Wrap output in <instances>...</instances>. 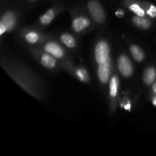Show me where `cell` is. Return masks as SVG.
Listing matches in <instances>:
<instances>
[{
	"instance_id": "1",
	"label": "cell",
	"mask_w": 156,
	"mask_h": 156,
	"mask_svg": "<svg viewBox=\"0 0 156 156\" xmlns=\"http://www.w3.org/2000/svg\"><path fill=\"white\" fill-rule=\"evenodd\" d=\"M88 9L91 17L98 23H103L105 21V13L101 5L96 0H91L88 4Z\"/></svg>"
},
{
	"instance_id": "2",
	"label": "cell",
	"mask_w": 156,
	"mask_h": 156,
	"mask_svg": "<svg viewBox=\"0 0 156 156\" xmlns=\"http://www.w3.org/2000/svg\"><path fill=\"white\" fill-rule=\"evenodd\" d=\"M117 67L120 73L125 77H129L133 73V66L130 59L125 55H121L117 60Z\"/></svg>"
},
{
	"instance_id": "3",
	"label": "cell",
	"mask_w": 156,
	"mask_h": 156,
	"mask_svg": "<svg viewBox=\"0 0 156 156\" xmlns=\"http://www.w3.org/2000/svg\"><path fill=\"white\" fill-rule=\"evenodd\" d=\"M95 59L98 64L105 62L109 58V47L105 41H101L95 47Z\"/></svg>"
},
{
	"instance_id": "4",
	"label": "cell",
	"mask_w": 156,
	"mask_h": 156,
	"mask_svg": "<svg viewBox=\"0 0 156 156\" xmlns=\"http://www.w3.org/2000/svg\"><path fill=\"white\" fill-rule=\"evenodd\" d=\"M16 22L15 15L12 12H6L3 15L0 23V34H3L7 30H12Z\"/></svg>"
},
{
	"instance_id": "5",
	"label": "cell",
	"mask_w": 156,
	"mask_h": 156,
	"mask_svg": "<svg viewBox=\"0 0 156 156\" xmlns=\"http://www.w3.org/2000/svg\"><path fill=\"white\" fill-rule=\"evenodd\" d=\"M111 70V59L108 58L105 62L99 64L98 69V76L99 80L102 83L105 84L109 81L110 72Z\"/></svg>"
},
{
	"instance_id": "6",
	"label": "cell",
	"mask_w": 156,
	"mask_h": 156,
	"mask_svg": "<svg viewBox=\"0 0 156 156\" xmlns=\"http://www.w3.org/2000/svg\"><path fill=\"white\" fill-rule=\"evenodd\" d=\"M46 51L48 53L51 54L52 56L56 58H61L63 56L64 52L63 50L57 44L54 42L47 43L44 47Z\"/></svg>"
},
{
	"instance_id": "7",
	"label": "cell",
	"mask_w": 156,
	"mask_h": 156,
	"mask_svg": "<svg viewBox=\"0 0 156 156\" xmlns=\"http://www.w3.org/2000/svg\"><path fill=\"white\" fill-rule=\"evenodd\" d=\"M90 24L89 20L85 17H78L73 21V28L75 31L80 32L88 27Z\"/></svg>"
},
{
	"instance_id": "8",
	"label": "cell",
	"mask_w": 156,
	"mask_h": 156,
	"mask_svg": "<svg viewBox=\"0 0 156 156\" xmlns=\"http://www.w3.org/2000/svg\"><path fill=\"white\" fill-rule=\"evenodd\" d=\"M156 79V70L153 67H149L146 69L143 74V81L147 85L154 83Z\"/></svg>"
},
{
	"instance_id": "9",
	"label": "cell",
	"mask_w": 156,
	"mask_h": 156,
	"mask_svg": "<svg viewBox=\"0 0 156 156\" xmlns=\"http://www.w3.org/2000/svg\"><path fill=\"white\" fill-rule=\"evenodd\" d=\"M133 57L137 62H142L144 59V53L140 47L136 45H132L129 48Z\"/></svg>"
},
{
	"instance_id": "10",
	"label": "cell",
	"mask_w": 156,
	"mask_h": 156,
	"mask_svg": "<svg viewBox=\"0 0 156 156\" xmlns=\"http://www.w3.org/2000/svg\"><path fill=\"white\" fill-rule=\"evenodd\" d=\"M133 22L134 23V24L143 29L149 28L151 25L149 20H148L147 18H145L143 16H139V15L134 16L133 18Z\"/></svg>"
},
{
	"instance_id": "11",
	"label": "cell",
	"mask_w": 156,
	"mask_h": 156,
	"mask_svg": "<svg viewBox=\"0 0 156 156\" xmlns=\"http://www.w3.org/2000/svg\"><path fill=\"white\" fill-rule=\"evenodd\" d=\"M41 63L48 69H53L56 66V60L50 53H45L41 57Z\"/></svg>"
},
{
	"instance_id": "12",
	"label": "cell",
	"mask_w": 156,
	"mask_h": 156,
	"mask_svg": "<svg viewBox=\"0 0 156 156\" xmlns=\"http://www.w3.org/2000/svg\"><path fill=\"white\" fill-rule=\"evenodd\" d=\"M62 42L67 46L69 48H73L76 46V41H75L74 37L72 35L69 34H64L61 36L60 37Z\"/></svg>"
},
{
	"instance_id": "13",
	"label": "cell",
	"mask_w": 156,
	"mask_h": 156,
	"mask_svg": "<svg viewBox=\"0 0 156 156\" xmlns=\"http://www.w3.org/2000/svg\"><path fill=\"white\" fill-rule=\"evenodd\" d=\"M117 89H118V79L117 76H114L110 81V94L111 97L114 98L117 96Z\"/></svg>"
},
{
	"instance_id": "14",
	"label": "cell",
	"mask_w": 156,
	"mask_h": 156,
	"mask_svg": "<svg viewBox=\"0 0 156 156\" xmlns=\"http://www.w3.org/2000/svg\"><path fill=\"white\" fill-rule=\"evenodd\" d=\"M54 17V12L52 9L47 11L44 15H43L41 17V24H44V25H47L51 22L52 20L53 19Z\"/></svg>"
},
{
	"instance_id": "15",
	"label": "cell",
	"mask_w": 156,
	"mask_h": 156,
	"mask_svg": "<svg viewBox=\"0 0 156 156\" xmlns=\"http://www.w3.org/2000/svg\"><path fill=\"white\" fill-rule=\"evenodd\" d=\"M129 9L139 16H144L145 11L137 4H133L129 6Z\"/></svg>"
},
{
	"instance_id": "16",
	"label": "cell",
	"mask_w": 156,
	"mask_h": 156,
	"mask_svg": "<svg viewBox=\"0 0 156 156\" xmlns=\"http://www.w3.org/2000/svg\"><path fill=\"white\" fill-rule=\"evenodd\" d=\"M38 38H39V36L35 32H30L26 35V40H27V42L30 43V44L36 43L38 41Z\"/></svg>"
},
{
	"instance_id": "17",
	"label": "cell",
	"mask_w": 156,
	"mask_h": 156,
	"mask_svg": "<svg viewBox=\"0 0 156 156\" xmlns=\"http://www.w3.org/2000/svg\"><path fill=\"white\" fill-rule=\"evenodd\" d=\"M76 74L80 80L83 81V82H87L88 80V76L87 74L86 70L83 69H79L76 71Z\"/></svg>"
},
{
	"instance_id": "18",
	"label": "cell",
	"mask_w": 156,
	"mask_h": 156,
	"mask_svg": "<svg viewBox=\"0 0 156 156\" xmlns=\"http://www.w3.org/2000/svg\"><path fill=\"white\" fill-rule=\"evenodd\" d=\"M148 15H150L151 17H155L156 16V8L154 5H151L150 8L148 9L147 11Z\"/></svg>"
},
{
	"instance_id": "19",
	"label": "cell",
	"mask_w": 156,
	"mask_h": 156,
	"mask_svg": "<svg viewBox=\"0 0 156 156\" xmlns=\"http://www.w3.org/2000/svg\"><path fill=\"white\" fill-rule=\"evenodd\" d=\"M116 15H117V16H119V17H121V16H123V12H122L121 10H118L117 12H116Z\"/></svg>"
},
{
	"instance_id": "20",
	"label": "cell",
	"mask_w": 156,
	"mask_h": 156,
	"mask_svg": "<svg viewBox=\"0 0 156 156\" xmlns=\"http://www.w3.org/2000/svg\"><path fill=\"white\" fill-rule=\"evenodd\" d=\"M152 90H153L154 92L156 93V82L155 83H154L153 85H152Z\"/></svg>"
},
{
	"instance_id": "21",
	"label": "cell",
	"mask_w": 156,
	"mask_h": 156,
	"mask_svg": "<svg viewBox=\"0 0 156 156\" xmlns=\"http://www.w3.org/2000/svg\"><path fill=\"white\" fill-rule=\"evenodd\" d=\"M152 103H153V105H155V106H156V96L153 98V101H152Z\"/></svg>"
}]
</instances>
